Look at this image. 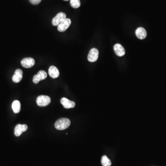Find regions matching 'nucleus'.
<instances>
[{
    "label": "nucleus",
    "mask_w": 166,
    "mask_h": 166,
    "mask_svg": "<svg viewBox=\"0 0 166 166\" xmlns=\"http://www.w3.org/2000/svg\"><path fill=\"white\" fill-rule=\"evenodd\" d=\"M71 124V121L68 119H60L55 123V126L56 129L59 130H63L67 128Z\"/></svg>",
    "instance_id": "obj_1"
},
{
    "label": "nucleus",
    "mask_w": 166,
    "mask_h": 166,
    "mask_svg": "<svg viewBox=\"0 0 166 166\" xmlns=\"http://www.w3.org/2000/svg\"><path fill=\"white\" fill-rule=\"evenodd\" d=\"M37 104L40 107H45L50 104L51 99L47 96H39L36 100Z\"/></svg>",
    "instance_id": "obj_2"
},
{
    "label": "nucleus",
    "mask_w": 166,
    "mask_h": 166,
    "mask_svg": "<svg viewBox=\"0 0 166 166\" xmlns=\"http://www.w3.org/2000/svg\"><path fill=\"white\" fill-rule=\"evenodd\" d=\"M66 19V15L65 13L62 12L58 13L52 20V25L54 26H58L62 22Z\"/></svg>",
    "instance_id": "obj_3"
},
{
    "label": "nucleus",
    "mask_w": 166,
    "mask_h": 166,
    "mask_svg": "<svg viewBox=\"0 0 166 166\" xmlns=\"http://www.w3.org/2000/svg\"><path fill=\"white\" fill-rule=\"evenodd\" d=\"M47 74L46 72L43 70L39 71L37 74L34 76L33 78V82L34 83H38L40 81L44 80L47 78Z\"/></svg>",
    "instance_id": "obj_4"
},
{
    "label": "nucleus",
    "mask_w": 166,
    "mask_h": 166,
    "mask_svg": "<svg viewBox=\"0 0 166 166\" xmlns=\"http://www.w3.org/2000/svg\"><path fill=\"white\" fill-rule=\"evenodd\" d=\"M99 51L96 49L93 48L90 50L88 56V60L90 62H93L96 61L98 59Z\"/></svg>",
    "instance_id": "obj_5"
},
{
    "label": "nucleus",
    "mask_w": 166,
    "mask_h": 166,
    "mask_svg": "<svg viewBox=\"0 0 166 166\" xmlns=\"http://www.w3.org/2000/svg\"><path fill=\"white\" fill-rule=\"evenodd\" d=\"M71 24V20L70 19L66 18L64 21L58 25L57 29L60 32H64L66 31Z\"/></svg>",
    "instance_id": "obj_6"
},
{
    "label": "nucleus",
    "mask_w": 166,
    "mask_h": 166,
    "mask_svg": "<svg viewBox=\"0 0 166 166\" xmlns=\"http://www.w3.org/2000/svg\"><path fill=\"white\" fill-rule=\"evenodd\" d=\"M35 64V60L32 58H25L23 59L21 61V64L25 68H31L33 67Z\"/></svg>",
    "instance_id": "obj_7"
},
{
    "label": "nucleus",
    "mask_w": 166,
    "mask_h": 166,
    "mask_svg": "<svg viewBox=\"0 0 166 166\" xmlns=\"http://www.w3.org/2000/svg\"><path fill=\"white\" fill-rule=\"evenodd\" d=\"M28 127L25 124L24 125H21V124H18L15 129V134L16 136L19 137L22 134L23 132L26 131Z\"/></svg>",
    "instance_id": "obj_8"
},
{
    "label": "nucleus",
    "mask_w": 166,
    "mask_h": 166,
    "mask_svg": "<svg viewBox=\"0 0 166 166\" xmlns=\"http://www.w3.org/2000/svg\"><path fill=\"white\" fill-rule=\"evenodd\" d=\"M61 104L63 105V107L66 109H70V108H74L75 106V103L74 101H71L67 98H61Z\"/></svg>",
    "instance_id": "obj_9"
},
{
    "label": "nucleus",
    "mask_w": 166,
    "mask_h": 166,
    "mask_svg": "<svg viewBox=\"0 0 166 166\" xmlns=\"http://www.w3.org/2000/svg\"><path fill=\"white\" fill-rule=\"evenodd\" d=\"M23 71L20 69H18L16 70L12 77L13 82L17 83L20 82L22 79Z\"/></svg>",
    "instance_id": "obj_10"
},
{
    "label": "nucleus",
    "mask_w": 166,
    "mask_h": 166,
    "mask_svg": "<svg viewBox=\"0 0 166 166\" xmlns=\"http://www.w3.org/2000/svg\"><path fill=\"white\" fill-rule=\"evenodd\" d=\"M114 49L115 54L118 56H123L125 55V49L123 48V46L120 45V44L117 43V44H115L114 47Z\"/></svg>",
    "instance_id": "obj_11"
},
{
    "label": "nucleus",
    "mask_w": 166,
    "mask_h": 166,
    "mask_svg": "<svg viewBox=\"0 0 166 166\" xmlns=\"http://www.w3.org/2000/svg\"><path fill=\"white\" fill-rule=\"evenodd\" d=\"M136 35L138 38L140 39H144L146 38L147 36L146 30L143 27H139L136 30Z\"/></svg>",
    "instance_id": "obj_12"
},
{
    "label": "nucleus",
    "mask_w": 166,
    "mask_h": 166,
    "mask_svg": "<svg viewBox=\"0 0 166 166\" xmlns=\"http://www.w3.org/2000/svg\"><path fill=\"white\" fill-rule=\"evenodd\" d=\"M49 74L53 79H56L59 76L60 73L58 69L55 66H50L49 69Z\"/></svg>",
    "instance_id": "obj_13"
},
{
    "label": "nucleus",
    "mask_w": 166,
    "mask_h": 166,
    "mask_svg": "<svg viewBox=\"0 0 166 166\" xmlns=\"http://www.w3.org/2000/svg\"><path fill=\"white\" fill-rule=\"evenodd\" d=\"M12 107L15 113H19L20 111V102L18 100L15 101L12 103Z\"/></svg>",
    "instance_id": "obj_14"
},
{
    "label": "nucleus",
    "mask_w": 166,
    "mask_h": 166,
    "mask_svg": "<svg viewBox=\"0 0 166 166\" xmlns=\"http://www.w3.org/2000/svg\"><path fill=\"white\" fill-rule=\"evenodd\" d=\"M101 164L103 166H110L111 165V162L106 155H103L101 158Z\"/></svg>",
    "instance_id": "obj_15"
},
{
    "label": "nucleus",
    "mask_w": 166,
    "mask_h": 166,
    "mask_svg": "<svg viewBox=\"0 0 166 166\" xmlns=\"http://www.w3.org/2000/svg\"><path fill=\"white\" fill-rule=\"evenodd\" d=\"M70 5L74 8H77L80 7V0H70Z\"/></svg>",
    "instance_id": "obj_16"
},
{
    "label": "nucleus",
    "mask_w": 166,
    "mask_h": 166,
    "mask_svg": "<svg viewBox=\"0 0 166 166\" xmlns=\"http://www.w3.org/2000/svg\"><path fill=\"white\" fill-rule=\"evenodd\" d=\"M30 2L33 5H38L41 2L42 0H29Z\"/></svg>",
    "instance_id": "obj_17"
},
{
    "label": "nucleus",
    "mask_w": 166,
    "mask_h": 166,
    "mask_svg": "<svg viewBox=\"0 0 166 166\" xmlns=\"http://www.w3.org/2000/svg\"><path fill=\"white\" fill-rule=\"evenodd\" d=\"M64 1H69V0H64Z\"/></svg>",
    "instance_id": "obj_18"
}]
</instances>
